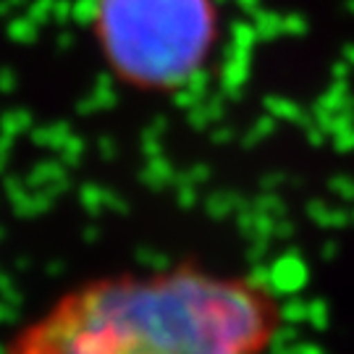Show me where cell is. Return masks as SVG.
Segmentation results:
<instances>
[{
	"instance_id": "cell-2",
	"label": "cell",
	"mask_w": 354,
	"mask_h": 354,
	"mask_svg": "<svg viewBox=\"0 0 354 354\" xmlns=\"http://www.w3.org/2000/svg\"><path fill=\"white\" fill-rule=\"evenodd\" d=\"M215 0H95L92 29L113 74L137 89L189 84L218 42Z\"/></svg>"
},
{
	"instance_id": "cell-1",
	"label": "cell",
	"mask_w": 354,
	"mask_h": 354,
	"mask_svg": "<svg viewBox=\"0 0 354 354\" xmlns=\"http://www.w3.org/2000/svg\"><path fill=\"white\" fill-rule=\"evenodd\" d=\"M279 323L281 307L266 286L174 268L68 291L8 354H263Z\"/></svg>"
}]
</instances>
